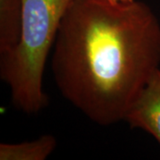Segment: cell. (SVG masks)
Masks as SVG:
<instances>
[{
    "label": "cell",
    "mask_w": 160,
    "mask_h": 160,
    "mask_svg": "<svg viewBox=\"0 0 160 160\" xmlns=\"http://www.w3.org/2000/svg\"><path fill=\"white\" fill-rule=\"evenodd\" d=\"M56 145V139L50 134L30 142L1 143L0 160H45L53 152Z\"/></svg>",
    "instance_id": "obj_5"
},
{
    "label": "cell",
    "mask_w": 160,
    "mask_h": 160,
    "mask_svg": "<svg viewBox=\"0 0 160 160\" xmlns=\"http://www.w3.org/2000/svg\"><path fill=\"white\" fill-rule=\"evenodd\" d=\"M131 128L147 132L160 146V68L148 80L125 115Z\"/></svg>",
    "instance_id": "obj_3"
},
{
    "label": "cell",
    "mask_w": 160,
    "mask_h": 160,
    "mask_svg": "<svg viewBox=\"0 0 160 160\" xmlns=\"http://www.w3.org/2000/svg\"><path fill=\"white\" fill-rule=\"evenodd\" d=\"M109 1L115 2V3H129V2H132L133 0H109Z\"/></svg>",
    "instance_id": "obj_6"
},
{
    "label": "cell",
    "mask_w": 160,
    "mask_h": 160,
    "mask_svg": "<svg viewBox=\"0 0 160 160\" xmlns=\"http://www.w3.org/2000/svg\"><path fill=\"white\" fill-rule=\"evenodd\" d=\"M22 0H0V55L17 46L22 24Z\"/></svg>",
    "instance_id": "obj_4"
},
{
    "label": "cell",
    "mask_w": 160,
    "mask_h": 160,
    "mask_svg": "<svg viewBox=\"0 0 160 160\" xmlns=\"http://www.w3.org/2000/svg\"><path fill=\"white\" fill-rule=\"evenodd\" d=\"M73 0H22L17 46L0 55V77L8 85L15 108L29 115L48 106L43 75L65 12Z\"/></svg>",
    "instance_id": "obj_2"
},
{
    "label": "cell",
    "mask_w": 160,
    "mask_h": 160,
    "mask_svg": "<svg viewBox=\"0 0 160 160\" xmlns=\"http://www.w3.org/2000/svg\"><path fill=\"white\" fill-rule=\"evenodd\" d=\"M160 68V22L133 0H73L61 22L51 69L61 94L87 118L123 121Z\"/></svg>",
    "instance_id": "obj_1"
}]
</instances>
